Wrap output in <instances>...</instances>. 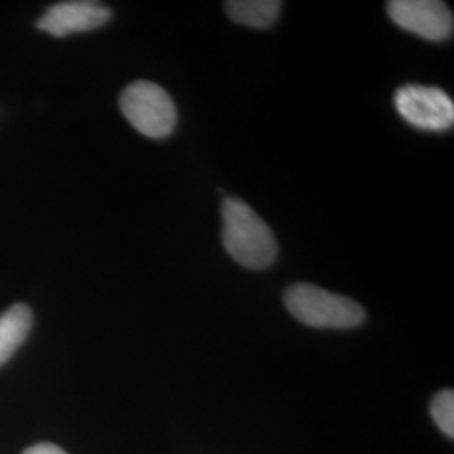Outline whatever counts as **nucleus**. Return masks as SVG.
Returning a JSON list of instances; mask_svg holds the SVG:
<instances>
[{
    "label": "nucleus",
    "mask_w": 454,
    "mask_h": 454,
    "mask_svg": "<svg viewBox=\"0 0 454 454\" xmlns=\"http://www.w3.org/2000/svg\"><path fill=\"white\" fill-rule=\"evenodd\" d=\"M223 244L227 254L247 270H266L278 256L273 231L251 206L232 195L223 202Z\"/></svg>",
    "instance_id": "obj_1"
},
{
    "label": "nucleus",
    "mask_w": 454,
    "mask_h": 454,
    "mask_svg": "<svg viewBox=\"0 0 454 454\" xmlns=\"http://www.w3.org/2000/svg\"><path fill=\"white\" fill-rule=\"evenodd\" d=\"M285 305L298 322L313 328H356L365 320L357 301L307 283L290 286Z\"/></svg>",
    "instance_id": "obj_2"
},
{
    "label": "nucleus",
    "mask_w": 454,
    "mask_h": 454,
    "mask_svg": "<svg viewBox=\"0 0 454 454\" xmlns=\"http://www.w3.org/2000/svg\"><path fill=\"white\" fill-rule=\"evenodd\" d=\"M120 108L131 127L153 140L167 138L177 125V108L162 86L131 82L120 97Z\"/></svg>",
    "instance_id": "obj_3"
},
{
    "label": "nucleus",
    "mask_w": 454,
    "mask_h": 454,
    "mask_svg": "<svg viewBox=\"0 0 454 454\" xmlns=\"http://www.w3.org/2000/svg\"><path fill=\"white\" fill-rule=\"evenodd\" d=\"M394 106L403 120L418 130L448 131L453 127V99L441 88L401 86L394 95Z\"/></svg>",
    "instance_id": "obj_4"
},
{
    "label": "nucleus",
    "mask_w": 454,
    "mask_h": 454,
    "mask_svg": "<svg viewBox=\"0 0 454 454\" xmlns=\"http://www.w3.org/2000/svg\"><path fill=\"white\" fill-rule=\"evenodd\" d=\"M387 12L394 24L427 41H446L453 34V14L438 0H392Z\"/></svg>",
    "instance_id": "obj_5"
},
{
    "label": "nucleus",
    "mask_w": 454,
    "mask_h": 454,
    "mask_svg": "<svg viewBox=\"0 0 454 454\" xmlns=\"http://www.w3.org/2000/svg\"><path fill=\"white\" fill-rule=\"evenodd\" d=\"M112 11L99 2L76 0L61 2L49 7L46 14L37 20V27L54 37L69 34L88 33L108 24Z\"/></svg>",
    "instance_id": "obj_6"
},
{
    "label": "nucleus",
    "mask_w": 454,
    "mask_h": 454,
    "mask_svg": "<svg viewBox=\"0 0 454 454\" xmlns=\"http://www.w3.org/2000/svg\"><path fill=\"white\" fill-rule=\"evenodd\" d=\"M33 325L29 307L17 303L0 315V365L14 356L22 341L27 339Z\"/></svg>",
    "instance_id": "obj_7"
},
{
    "label": "nucleus",
    "mask_w": 454,
    "mask_h": 454,
    "mask_svg": "<svg viewBox=\"0 0 454 454\" xmlns=\"http://www.w3.org/2000/svg\"><path fill=\"white\" fill-rule=\"evenodd\" d=\"M283 4L278 0H232L226 2L227 16L236 24L253 29L271 27L278 20Z\"/></svg>",
    "instance_id": "obj_8"
},
{
    "label": "nucleus",
    "mask_w": 454,
    "mask_h": 454,
    "mask_svg": "<svg viewBox=\"0 0 454 454\" xmlns=\"http://www.w3.org/2000/svg\"><path fill=\"white\" fill-rule=\"evenodd\" d=\"M431 414L439 429L454 438V392L451 389L441 390L431 403Z\"/></svg>",
    "instance_id": "obj_9"
},
{
    "label": "nucleus",
    "mask_w": 454,
    "mask_h": 454,
    "mask_svg": "<svg viewBox=\"0 0 454 454\" xmlns=\"http://www.w3.org/2000/svg\"><path fill=\"white\" fill-rule=\"evenodd\" d=\"M22 454H67L61 450V448H58V446H54V444H48V442H44V444H37V446H33V448H29V450H26Z\"/></svg>",
    "instance_id": "obj_10"
}]
</instances>
